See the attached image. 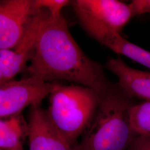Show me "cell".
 I'll return each instance as SVG.
<instances>
[{
    "instance_id": "277c9868",
    "label": "cell",
    "mask_w": 150,
    "mask_h": 150,
    "mask_svg": "<svg viewBox=\"0 0 150 150\" xmlns=\"http://www.w3.org/2000/svg\"><path fill=\"white\" fill-rule=\"evenodd\" d=\"M83 28L92 38L110 29L121 33L134 17L129 5L115 0H76L72 2Z\"/></svg>"
},
{
    "instance_id": "30bf717a",
    "label": "cell",
    "mask_w": 150,
    "mask_h": 150,
    "mask_svg": "<svg viewBox=\"0 0 150 150\" xmlns=\"http://www.w3.org/2000/svg\"><path fill=\"white\" fill-rule=\"evenodd\" d=\"M94 39L113 52L124 55L150 69V52L129 42L120 33L110 29L105 30Z\"/></svg>"
},
{
    "instance_id": "7a4b0ae2",
    "label": "cell",
    "mask_w": 150,
    "mask_h": 150,
    "mask_svg": "<svg viewBox=\"0 0 150 150\" xmlns=\"http://www.w3.org/2000/svg\"><path fill=\"white\" fill-rule=\"evenodd\" d=\"M129 97L119 86L111 87L74 150H127L135 137L129 121L133 105Z\"/></svg>"
},
{
    "instance_id": "6da1fadb",
    "label": "cell",
    "mask_w": 150,
    "mask_h": 150,
    "mask_svg": "<svg viewBox=\"0 0 150 150\" xmlns=\"http://www.w3.org/2000/svg\"><path fill=\"white\" fill-rule=\"evenodd\" d=\"M30 61L28 76L41 80L67 81L103 94L111 88L102 66L82 51L62 16L56 19L50 16L38 36Z\"/></svg>"
},
{
    "instance_id": "4fadbf2b",
    "label": "cell",
    "mask_w": 150,
    "mask_h": 150,
    "mask_svg": "<svg viewBox=\"0 0 150 150\" xmlns=\"http://www.w3.org/2000/svg\"><path fill=\"white\" fill-rule=\"evenodd\" d=\"M38 7L45 8L52 18L56 19L62 16L61 11L70 3L67 0H35Z\"/></svg>"
},
{
    "instance_id": "5b68a950",
    "label": "cell",
    "mask_w": 150,
    "mask_h": 150,
    "mask_svg": "<svg viewBox=\"0 0 150 150\" xmlns=\"http://www.w3.org/2000/svg\"><path fill=\"white\" fill-rule=\"evenodd\" d=\"M57 83L27 76L20 80L8 81L0 84L1 119L20 114L28 106L41 105Z\"/></svg>"
},
{
    "instance_id": "ba28073f",
    "label": "cell",
    "mask_w": 150,
    "mask_h": 150,
    "mask_svg": "<svg viewBox=\"0 0 150 150\" xmlns=\"http://www.w3.org/2000/svg\"><path fill=\"white\" fill-rule=\"evenodd\" d=\"M27 135L29 150H74L54 127L41 105L30 107Z\"/></svg>"
},
{
    "instance_id": "52a82bcc",
    "label": "cell",
    "mask_w": 150,
    "mask_h": 150,
    "mask_svg": "<svg viewBox=\"0 0 150 150\" xmlns=\"http://www.w3.org/2000/svg\"><path fill=\"white\" fill-rule=\"evenodd\" d=\"M50 13L41 8L13 50H0V84L12 79L26 67L32 56L38 36L50 18Z\"/></svg>"
},
{
    "instance_id": "5bb4252c",
    "label": "cell",
    "mask_w": 150,
    "mask_h": 150,
    "mask_svg": "<svg viewBox=\"0 0 150 150\" xmlns=\"http://www.w3.org/2000/svg\"><path fill=\"white\" fill-rule=\"evenodd\" d=\"M129 5L134 16L144 13H150V0H134Z\"/></svg>"
},
{
    "instance_id": "8fae6325",
    "label": "cell",
    "mask_w": 150,
    "mask_h": 150,
    "mask_svg": "<svg viewBox=\"0 0 150 150\" xmlns=\"http://www.w3.org/2000/svg\"><path fill=\"white\" fill-rule=\"evenodd\" d=\"M27 130L28 124L21 113L1 119V150H23L22 139Z\"/></svg>"
},
{
    "instance_id": "3957f363",
    "label": "cell",
    "mask_w": 150,
    "mask_h": 150,
    "mask_svg": "<svg viewBox=\"0 0 150 150\" xmlns=\"http://www.w3.org/2000/svg\"><path fill=\"white\" fill-rule=\"evenodd\" d=\"M106 93L80 85L66 86L59 83L50 93L48 117L73 148L91 122Z\"/></svg>"
},
{
    "instance_id": "8992f818",
    "label": "cell",
    "mask_w": 150,
    "mask_h": 150,
    "mask_svg": "<svg viewBox=\"0 0 150 150\" xmlns=\"http://www.w3.org/2000/svg\"><path fill=\"white\" fill-rule=\"evenodd\" d=\"M41 8L35 0L0 2V50L14 48Z\"/></svg>"
},
{
    "instance_id": "9a60e30c",
    "label": "cell",
    "mask_w": 150,
    "mask_h": 150,
    "mask_svg": "<svg viewBox=\"0 0 150 150\" xmlns=\"http://www.w3.org/2000/svg\"><path fill=\"white\" fill-rule=\"evenodd\" d=\"M127 150H150V134L135 137Z\"/></svg>"
},
{
    "instance_id": "9c48e42d",
    "label": "cell",
    "mask_w": 150,
    "mask_h": 150,
    "mask_svg": "<svg viewBox=\"0 0 150 150\" xmlns=\"http://www.w3.org/2000/svg\"><path fill=\"white\" fill-rule=\"evenodd\" d=\"M106 66L117 77L118 86L127 95L150 101V73L133 69L120 58L110 59Z\"/></svg>"
},
{
    "instance_id": "7c38bea8",
    "label": "cell",
    "mask_w": 150,
    "mask_h": 150,
    "mask_svg": "<svg viewBox=\"0 0 150 150\" xmlns=\"http://www.w3.org/2000/svg\"><path fill=\"white\" fill-rule=\"evenodd\" d=\"M129 121L134 134H150V101L132 105L129 111Z\"/></svg>"
}]
</instances>
